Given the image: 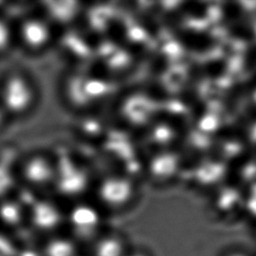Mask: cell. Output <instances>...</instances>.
I'll list each match as a JSON object with an SVG mask.
<instances>
[{"label":"cell","instance_id":"5","mask_svg":"<svg viewBox=\"0 0 256 256\" xmlns=\"http://www.w3.org/2000/svg\"><path fill=\"white\" fill-rule=\"evenodd\" d=\"M28 208L17 194L0 200V229L14 232L26 225Z\"/></svg>","mask_w":256,"mask_h":256},{"label":"cell","instance_id":"10","mask_svg":"<svg viewBox=\"0 0 256 256\" xmlns=\"http://www.w3.org/2000/svg\"><path fill=\"white\" fill-rule=\"evenodd\" d=\"M94 256H126L124 244L120 238L116 236H106L97 242Z\"/></svg>","mask_w":256,"mask_h":256},{"label":"cell","instance_id":"8","mask_svg":"<svg viewBox=\"0 0 256 256\" xmlns=\"http://www.w3.org/2000/svg\"><path fill=\"white\" fill-rule=\"evenodd\" d=\"M16 162L4 161L0 158V200L17 194L20 187L16 170Z\"/></svg>","mask_w":256,"mask_h":256},{"label":"cell","instance_id":"12","mask_svg":"<svg viewBox=\"0 0 256 256\" xmlns=\"http://www.w3.org/2000/svg\"><path fill=\"white\" fill-rule=\"evenodd\" d=\"M18 244L10 238L9 232L0 229V256H17Z\"/></svg>","mask_w":256,"mask_h":256},{"label":"cell","instance_id":"13","mask_svg":"<svg viewBox=\"0 0 256 256\" xmlns=\"http://www.w3.org/2000/svg\"><path fill=\"white\" fill-rule=\"evenodd\" d=\"M12 124V122L10 121V118L0 104V135L6 132Z\"/></svg>","mask_w":256,"mask_h":256},{"label":"cell","instance_id":"11","mask_svg":"<svg viewBox=\"0 0 256 256\" xmlns=\"http://www.w3.org/2000/svg\"><path fill=\"white\" fill-rule=\"evenodd\" d=\"M76 248L70 240L57 238L49 240L42 251V256H74Z\"/></svg>","mask_w":256,"mask_h":256},{"label":"cell","instance_id":"7","mask_svg":"<svg viewBox=\"0 0 256 256\" xmlns=\"http://www.w3.org/2000/svg\"><path fill=\"white\" fill-rule=\"evenodd\" d=\"M70 224L79 238L88 239L93 237L100 224L97 212L88 206H79L71 212Z\"/></svg>","mask_w":256,"mask_h":256},{"label":"cell","instance_id":"14","mask_svg":"<svg viewBox=\"0 0 256 256\" xmlns=\"http://www.w3.org/2000/svg\"><path fill=\"white\" fill-rule=\"evenodd\" d=\"M248 256L245 254L242 253H232L229 254L228 256Z\"/></svg>","mask_w":256,"mask_h":256},{"label":"cell","instance_id":"2","mask_svg":"<svg viewBox=\"0 0 256 256\" xmlns=\"http://www.w3.org/2000/svg\"><path fill=\"white\" fill-rule=\"evenodd\" d=\"M16 49L36 56L45 52L54 42L52 22L42 12L30 10L14 21Z\"/></svg>","mask_w":256,"mask_h":256},{"label":"cell","instance_id":"9","mask_svg":"<svg viewBox=\"0 0 256 256\" xmlns=\"http://www.w3.org/2000/svg\"><path fill=\"white\" fill-rule=\"evenodd\" d=\"M16 50L14 21L0 12V59Z\"/></svg>","mask_w":256,"mask_h":256},{"label":"cell","instance_id":"3","mask_svg":"<svg viewBox=\"0 0 256 256\" xmlns=\"http://www.w3.org/2000/svg\"><path fill=\"white\" fill-rule=\"evenodd\" d=\"M16 170L20 186L31 192L54 187L56 176V158L42 150H32L20 156Z\"/></svg>","mask_w":256,"mask_h":256},{"label":"cell","instance_id":"15","mask_svg":"<svg viewBox=\"0 0 256 256\" xmlns=\"http://www.w3.org/2000/svg\"><path fill=\"white\" fill-rule=\"evenodd\" d=\"M147 256L146 254L140 253V252H136V253L132 254H130V256Z\"/></svg>","mask_w":256,"mask_h":256},{"label":"cell","instance_id":"4","mask_svg":"<svg viewBox=\"0 0 256 256\" xmlns=\"http://www.w3.org/2000/svg\"><path fill=\"white\" fill-rule=\"evenodd\" d=\"M62 222V212L51 200L40 198L28 206V224L36 232H52Z\"/></svg>","mask_w":256,"mask_h":256},{"label":"cell","instance_id":"1","mask_svg":"<svg viewBox=\"0 0 256 256\" xmlns=\"http://www.w3.org/2000/svg\"><path fill=\"white\" fill-rule=\"evenodd\" d=\"M38 85L23 68H10L1 74L0 104L12 124L29 118L38 106Z\"/></svg>","mask_w":256,"mask_h":256},{"label":"cell","instance_id":"6","mask_svg":"<svg viewBox=\"0 0 256 256\" xmlns=\"http://www.w3.org/2000/svg\"><path fill=\"white\" fill-rule=\"evenodd\" d=\"M134 189L132 184L120 176L104 180L99 187V196L104 204L111 208H121L132 200Z\"/></svg>","mask_w":256,"mask_h":256}]
</instances>
